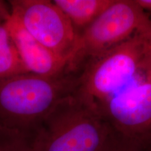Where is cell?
Here are the masks:
<instances>
[{"instance_id": "6da1fadb", "label": "cell", "mask_w": 151, "mask_h": 151, "mask_svg": "<svg viewBox=\"0 0 151 151\" xmlns=\"http://www.w3.org/2000/svg\"><path fill=\"white\" fill-rule=\"evenodd\" d=\"M78 73L56 76L27 73L0 79V127L31 138L62 99L74 93Z\"/></svg>"}, {"instance_id": "7a4b0ae2", "label": "cell", "mask_w": 151, "mask_h": 151, "mask_svg": "<svg viewBox=\"0 0 151 151\" xmlns=\"http://www.w3.org/2000/svg\"><path fill=\"white\" fill-rule=\"evenodd\" d=\"M114 129L77 90L62 99L30 138L34 151H104Z\"/></svg>"}, {"instance_id": "3957f363", "label": "cell", "mask_w": 151, "mask_h": 151, "mask_svg": "<svg viewBox=\"0 0 151 151\" xmlns=\"http://www.w3.org/2000/svg\"><path fill=\"white\" fill-rule=\"evenodd\" d=\"M150 29L87 62L78 71L77 92L99 109L125 88L144 68Z\"/></svg>"}, {"instance_id": "277c9868", "label": "cell", "mask_w": 151, "mask_h": 151, "mask_svg": "<svg viewBox=\"0 0 151 151\" xmlns=\"http://www.w3.org/2000/svg\"><path fill=\"white\" fill-rule=\"evenodd\" d=\"M150 29V20L136 0H114L104 12L78 34L67 71L78 73L87 62L101 56L134 35Z\"/></svg>"}, {"instance_id": "5b68a950", "label": "cell", "mask_w": 151, "mask_h": 151, "mask_svg": "<svg viewBox=\"0 0 151 151\" xmlns=\"http://www.w3.org/2000/svg\"><path fill=\"white\" fill-rule=\"evenodd\" d=\"M8 2L11 16L17 19L26 31L69 63L78 34L53 1L11 0Z\"/></svg>"}, {"instance_id": "8992f818", "label": "cell", "mask_w": 151, "mask_h": 151, "mask_svg": "<svg viewBox=\"0 0 151 151\" xmlns=\"http://www.w3.org/2000/svg\"><path fill=\"white\" fill-rule=\"evenodd\" d=\"M98 111L115 132L142 143L151 129V71L143 68Z\"/></svg>"}, {"instance_id": "52a82bcc", "label": "cell", "mask_w": 151, "mask_h": 151, "mask_svg": "<svg viewBox=\"0 0 151 151\" xmlns=\"http://www.w3.org/2000/svg\"><path fill=\"white\" fill-rule=\"evenodd\" d=\"M7 26L28 73L56 76L67 72V60L36 40L14 16L7 21Z\"/></svg>"}, {"instance_id": "ba28073f", "label": "cell", "mask_w": 151, "mask_h": 151, "mask_svg": "<svg viewBox=\"0 0 151 151\" xmlns=\"http://www.w3.org/2000/svg\"><path fill=\"white\" fill-rule=\"evenodd\" d=\"M53 2L80 34L104 12L114 0H55Z\"/></svg>"}, {"instance_id": "9c48e42d", "label": "cell", "mask_w": 151, "mask_h": 151, "mask_svg": "<svg viewBox=\"0 0 151 151\" xmlns=\"http://www.w3.org/2000/svg\"><path fill=\"white\" fill-rule=\"evenodd\" d=\"M27 73L11 37L7 22L0 23V79Z\"/></svg>"}, {"instance_id": "30bf717a", "label": "cell", "mask_w": 151, "mask_h": 151, "mask_svg": "<svg viewBox=\"0 0 151 151\" xmlns=\"http://www.w3.org/2000/svg\"><path fill=\"white\" fill-rule=\"evenodd\" d=\"M0 151H34L30 138L20 132L0 127Z\"/></svg>"}, {"instance_id": "8fae6325", "label": "cell", "mask_w": 151, "mask_h": 151, "mask_svg": "<svg viewBox=\"0 0 151 151\" xmlns=\"http://www.w3.org/2000/svg\"><path fill=\"white\" fill-rule=\"evenodd\" d=\"M104 151H146L139 141L132 140L114 131Z\"/></svg>"}, {"instance_id": "7c38bea8", "label": "cell", "mask_w": 151, "mask_h": 151, "mask_svg": "<svg viewBox=\"0 0 151 151\" xmlns=\"http://www.w3.org/2000/svg\"><path fill=\"white\" fill-rule=\"evenodd\" d=\"M11 17V11L9 3L0 0V23L6 22Z\"/></svg>"}, {"instance_id": "4fadbf2b", "label": "cell", "mask_w": 151, "mask_h": 151, "mask_svg": "<svg viewBox=\"0 0 151 151\" xmlns=\"http://www.w3.org/2000/svg\"><path fill=\"white\" fill-rule=\"evenodd\" d=\"M145 62H146V67L147 69L149 71H151V29L148 34Z\"/></svg>"}, {"instance_id": "5bb4252c", "label": "cell", "mask_w": 151, "mask_h": 151, "mask_svg": "<svg viewBox=\"0 0 151 151\" xmlns=\"http://www.w3.org/2000/svg\"><path fill=\"white\" fill-rule=\"evenodd\" d=\"M136 1L143 10L151 12V0H136Z\"/></svg>"}, {"instance_id": "9a60e30c", "label": "cell", "mask_w": 151, "mask_h": 151, "mask_svg": "<svg viewBox=\"0 0 151 151\" xmlns=\"http://www.w3.org/2000/svg\"><path fill=\"white\" fill-rule=\"evenodd\" d=\"M142 145L144 147L146 151H151V129L149 132L148 137L142 143Z\"/></svg>"}]
</instances>
